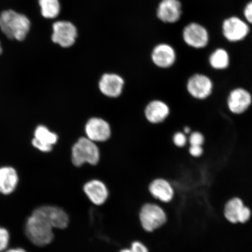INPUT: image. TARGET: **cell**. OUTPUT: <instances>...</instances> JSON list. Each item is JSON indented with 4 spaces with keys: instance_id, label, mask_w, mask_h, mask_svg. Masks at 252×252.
Listing matches in <instances>:
<instances>
[{
    "instance_id": "6da1fadb",
    "label": "cell",
    "mask_w": 252,
    "mask_h": 252,
    "mask_svg": "<svg viewBox=\"0 0 252 252\" xmlns=\"http://www.w3.org/2000/svg\"><path fill=\"white\" fill-rule=\"evenodd\" d=\"M100 150L98 144L83 135L75 141L70 151L72 165L81 168L85 165L96 166L100 161Z\"/></svg>"
},
{
    "instance_id": "7a4b0ae2",
    "label": "cell",
    "mask_w": 252,
    "mask_h": 252,
    "mask_svg": "<svg viewBox=\"0 0 252 252\" xmlns=\"http://www.w3.org/2000/svg\"><path fill=\"white\" fill-rule=\"evenodd\" d=\"M30 28L31 22L24 14L9 9L0 15V29L9 39L24 40Z\"/></svg>"
},
{
    "instance_id": "3957f363",
    "label": "cell",
    "mask_w": 252,
    "mask_h": 252,
    "mask_svg": "<svg viewBox=\"0 0 252 252\" xmlns=\"http://www.w3.org/2000/svg\"><path fill=\"white\" fill-rule=\"evenodd\" d=\"M53 228L45 220L32 215L25 224V234L32 243L37 247L50 244L54 239Z\"/></svg>"
},
{
    "instance_id": "277c9868",
    "label": "cell",
    "mask_w": 252,
    "mask_h": 252,
    "mask_svg": "<svg viewBox=\"0 0 252 252\" xmlns=\"http://www.w3.org/2000/svg\"><path fill=\"white\" fill-rule=\"evenodd\" d=\"M214 85L212 78L201 73L190 75L185 83L186 92L190 98L194 100H206L212 96Z\"/></svg>"
},
{
    "instance_id": "5b68a950",
    "label": "cell",
    "mask_w": 252,
    "mask_h": 252,
    "mask_svg": "<svg viewBox=\"0 0 252 252\" xmlns=\"http://www.w3.org/2000/svg\"><path fill=\"white\" fill-rule=\"evenodd\" d=\"M84 135L97 144H102L111 138V125L106 119L93 116L87 120L84 128Z\"/></svg>"
},
{
    "instance_id": "8992f818",
    "label": "cell",
    "mask_w": 252,
    "mask_h": 252,
    "mask_svg": "<svg viewBox=\"0 0 252 252\" xmlns=\"http://www.w3.org/2000/svg\"><path fill=\"white\" fill-rule=\"evenodd\" d=\"M140 220L145 231L153 232L165 224L167 217L161 207L155 204L147 203L141 208Z\"/></svg>"
},
{
    "instance_id": "52a82bcc",
    "label": "cell",
    "mask_w": 252,
    "mask_h": 252,
    "mask_svg": "<svg viewBox=\"0 0 252 252\" xmlns=\"http://www.w3.org/2000/svg\"><path fill=\"white\" fill-rule=\"evenodd\" d=\"M126 82L124 77L114 72L103 73L99 79L97 88L100 94L109 99H116L124 93Z\"/></svg>"
},
{
    "instance_id": "ba28073f",
    "label": "cell",
    "mask_w": 252,
    "mask_h": 252,
    "mask_svg": "<svg viewBox=\"0 0 252 252\" xmlns=\"http://www.w3.org/2000/svg\"><path fill=\"white\" fill-rule=\"evenodd\" d=\"M252 105V94L244 87H236L230 91L226 97V106L233 115H242Z\"/></svg>"
},
{
    "instance_id": "9c48e42d",
    "label": "cell",
    "mask_w": 252,
    "mask_h": 252,
    "mask_svg": "<svg viewBox=\"0 0 252 252\" xmlns=\"http://www.w3.org/2000/svg\"><path fill=\"white\" fill-rule=\"evenodd\" d=\"M32 215L45 220L53 228L64 229L67 227L69 223L67 214L58 207H40L33 211Z\"/></svg>"
},
{
    "instance_id": "30bf717a",
    "label": "cell",
    "mask_w": 252,
    "mask_h": 252,
    "mask_svg": "<svg viewBox=\"0 0 252 252\" xmlns=\"http://www.w3.org/2000/svg\"><path fill=\"white\" fill-rule=\"evenodd\" d=\"M77 30L70 22L60 21L53 25V42L60 46L70 47L74 45L77 37Z\"/></svg>"
},
{
    "instance_id": "8fae6325",
    "label": "cell",
    "mask_w": 252,
    "mask_h": 252,
    "mask_svg": "<svg viewBox=\"0 0 252 252\" xmlns=\"http://www.w3.org/2000/svg\"><path fill=\"white\" fill-rule=\"evenodd\" d=\"M223 36L229 42H237L244 40L250 33L247 22L237 17H229L223 21L222 27Z\"/></svg>"
},
{
    "instance_id": "7c38bea8",
    "label": "cell",
    "mask_w": 252,
    "mask_h": 252,
    "mask_svg": "<svg viewBox=\"0 0 252 252\" xmlns=\"http://www.w3.org/2000/svg\"><path fill=\"white\" fill-rule=\"evenodd\" d=\"M83 190L93 204L100 206L106 202L109 196V189L105 182L93 178L84 183Z\"/></svg>"
},
{
    "instance_id": "4fadbf2b",
    "label": "cell",
    "mask_w": 252,
    "mask_h": 252,
    "mask_svg": "<svg viewBox=\"0 0 252 252\" xmlns=\"http://www.w3.org/2000/svg\"><path fill=\"white\" fill-rule=\"evenodd\" d=\"M183 37L186 43L195 49L206 47L209 42V34L206 28L198 23H190L184 28Z\"/></svg>"
},
{
    "instance_id": "5bb4252c",
    "label": "cell",
    "mask_w": 252,
    "mask_h": 252,
    "mask_svg": "<svg viewBox=\"0 0 252 252\" xmlns=\"http://www.w3.org/2000/svg\"><path fill=\"white\" fill-rule=\"evenodd\" d=\"M171 112L168 103L162 100L156 99L151 100L145 106L144 115L148 122L157 125L166 121L171 115Z\"/></svg>"
},
{
    "instance_id": "9a60e30c",
    "label": "cell",
    "mask_w": 252,
    "mask_h": 252,
    "mask_svg": "<svg viewBox=\"0 0 252 252\" xmlns=\"http://www.w3.org/2000/svg\"><path fill=\"white\" fill-rule=\"evenodd\" d=\"M148 190L154 198L163 203H168L175 196V189L169 179L157 177L153 179L148 186Z\"/></svg>"
},
{
    "instance_id": "2e32d148",
    "label": "cell",
    "mask_w": 252,
    "mask_h": 252,
    "mask_svg": "<svg viewBox=\"0 0 252 252\" xmlns=\"http://www.w3.org/2000/svg\"><path fill=\"white\" fill-rule=\"evenodd\" d=\"M151 61L157 68L168 70L174 65L176 61L174 49L167 44H160L154 49Z\"/></svg>"
},
{
    "instance_id": "e0dca14e",
    "label": "cell",
    "mask_w": 252,
    "mask_h": 252,
    "mask_svg": "<svg viewBox=\"0 0 252 252\" xmlns=\"http://www.w3.org/2000/svg\"><path fill=\"white\" fill-rule=\"evenodd\" d=\"M32 145L37 150L43 153H48L53 150L54 145L58 143L59 135L50 131L46 126H37L34 133Z\"/></svg>"
},
{
    "instance_id": "ac0fdd59",
    "label": "cell",
    "mask_w": 252,
    "mask_h": 252,
    "mask_svg": "<svg viewBox=\"0 0 252 252\" xmlns=\"http://www.w3.org/2000/svg\"><path fill=\"white\" fill-rule=\"evenodd\" d=\"M182 4L179 0H162L157 9V16L165 23H176L181 18Z\"/></svg>"
},
{
    "instance_id": "d6986e66",
    "label": "cell",
    "mask_w": 252,
    "mask_h": 252,
    "mask_svg": "<svg viewBox=\"0 0 252 252\" xmlns=\"http://www.w3.org/2000/svg\"><path fill=\"white\" fill-rule=\"evenodd\" d=\"M19 182L17 172L11 166L0 168V193L8 195L14 192Z\"/></svg>"
},
{
    "instance_id": "ffe728a7",
    "label": "cell",
    "mask_w": 252,
    "mask_h": 252,
    "mask_svg": "<svg viewBox=\"0 0 252 252\" xmlns=\"http://www.w3.org/2000/svg\"><path fill=\"white\" fill-rule=\"evenodd\" d=\"M245 205L241 198L233 197L227 201L224 207V216L230 223H239V219Z\"/></svg>"
},
{
    "instance_id": "44dd1931",
    "label": "cell",
    "mask_w": 252,
    "mask_h": 252,
    "mask_svg": "<svg viewBox=\"0 0 252 252\" xmlns=\"http://www.w3.org/2000/svg\"><path fill=\"white\" fill-rule=\"evenodd\" d=\"M209 64L214 70H224L230 64V58L226 50L217 49L209 57Z\"/></svg>"
},
{
    "instance_id": "7402d4cb",
    "label": "cell",
    "mask_w": 252,
    "mask_h": 252,
    "mask_svg": "<svg viewBox=\"0 0 252 252\" xmlns=\"http://www.w3.org/2000/svg\"><path fill=\"white\" fill-rule=\"evenodd\" d=\"M41 13L44 18H55L61 12L59 0H39Z\"/></svg>"
},
{
    "instance_id": "603a6c76",
    "label": "cell",
    "mask_w": 252,
    "mask_h": 252,
    "mask_svg": "<svg viewBox=\"0 0 252 252\" xmlns=\"http://www.w3.org/2000/svg\"><path fill=\"white\" fill-rule=\"evenodd\" d=\"M172 141L175 147L184 149L188 146V136L181 130L175 132L172 135Z\"/></svg>"
},
{
    "instance_id": "cb8c5ba5",
    "label": "cell",
    "mask_w": 252,
    "mask_h": 252,
    "mask_svg": "<svg viewBox=\"0 0 252 252\" xmlns=\"http://www.w3.org/2000/svg\"><path fill=\"white\" fill-rule=\"evenodd\" d=\"M205 141H206V138L200 131L193 130L188 135V146H203Z\"/></svg>"
},
{
    "instance_id": "d4e9b609",
    "label": "cell",
    "mask_w": 252,
    "mask_h": 252,
    "mask_svg": "<svg viewBox=\"0 0 252 252\" xmlns=\"http://www.w3.org/2000/svg\"><path fill=\"white\" fill-rule=\"evenodd\" d=\"M9 242V234L7 229L0 226V252L7 248Z\"/></svg>"
},
{
    "instance_id": "484cf974",
    "label": "cell",
    "mask_w": 252,
    "mask_h": 252,
    "mask_svg": "<svg viewBox=\"0 0 252 252\" xmlns=\"http://www.w3.org/2000/svg\"><path fill=\"white\" fill-rule=\"evenodd\" d=\"M188 155L193 158H199L202 157L204 150L203 146H188L187 147Z\"/></svg>"
},
{
    "instance_id": "4316f807",
    "label": "cell",
    "mask_w": 252,
    "mask_h": 252,
    "mask_svg": "<svg viewBox=\"0 0 252 252\" xmlns=\"http://www.w3.org/2000/svg\"><path fill=\"white\" fill-rule=\"evenodd\" d=\"M130 250L132 252H149L147 248L140 242H134L131 245Z\"/></svg>"
},
{
    "instance_id": "83f0119b",
    "label": "cell",
    "mask_w": 252,
    "mask_h": 252,
    "mask_svg": "<svg viewBox=\"0 0 252 252\" xmlns=\"http://www.w3.org/2000/svg\"><path fill=\"white\" fill-rule=\"evenodd\" d=\"M244 17L248 23L252 24V1L246 5L244 11Z\"/></svg>"
},
{
    "instance_id": "f1b7e54d",
    "label": "cell",
    "mask_w": 252,
    "mask_h": 252,
    "mask_svg": "<svg viewBox=\"0 0 252 252\" xmlns=\"http://www.w3.org/2000/svg\"><path fill=\"white\" fill-rule=\"evenodd\" d=\"M181 131L184 132V133L188 136V135L191 133L192 131H193V129H192L190 125H187L183 126Z\"/></svg>"
},
{
    "instance_id": "f546056e",
    "label": "cell",
    "mask_w": 252,
    "mask_h": 252,
    "mask_svg": "<svg viewBox=\"0 0 252 252\" xmlns=\"http://www.w3.org/2000/svg\"><path fill=\"white\" fill-rule=\"evenodd\" d=\"M5 252H27V251L23 248H16L11 249V250H9Z\"/></svg>"
},
{
    "instance_id": "4dcf8cb0",
    "label": "cell",
    "mask_w": 252,
    "mask_h": 252,
    "mask_svg": "<svg viewBox=\"0 0 252 252\" xmlns=\"http://www.w3.org/2000/svg\"><path fill=\"white\" fill-rule=\"evenodd\" d=\"M120 252H132L130 249H125V250H122Z\"/></svg>"
},
{
    "instance_id": "1f68e13d",
    "label": "cell",
    "mask_w": 252,
    "mask_h": 252,
    "mask_svg": "<svg viewBox=\"0 0 252 252\" xmlns=\"http://www.w3.org/2000/svg\"><path fill=\"white\" fill-rule=\"evenodd\" d=\"M2 53V46L1 45V42H0V55H1Z\"/></svg>"
}]
</instances>
